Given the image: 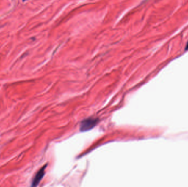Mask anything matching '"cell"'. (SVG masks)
I'll return each instance as SVG.
<instances>
[{
    "mask_svg": "<svg viewBox=\"0 0 188 187\" xmlns=\"http://www.w3.org/2000/svg\"><path fill=\"white\" fill-rule=\"evenodd\" d=\"M185 50H188V42L187 44V45H186V47H185Z\"/></svg>",
    "mask_w": 188,
    "mask_h": 187,
    "instance_id": "3",
    "label": "cell"
},
{
    "mask_svg": "<svg viewBox=\"0 0 188 187\" xmlns=\"http://www.w3.org/2000/svg\"><path fill=\"white\" fill-rule=\"evenodd\" d=\"M98 123V119L95 118H88L83 120L80 126V131L85 132L93 129Z\"/></svg>",
    "mask_w": 188,
    "mask_h": 187,
    "instance_id": "1",
    "label": "cell"
},
{
    "mask_svg": "<svg viewBox=\"0 0 188 187\" xmlns=\"http://www.w3.org/2000/svg\"><path fill=\"white\" fill-rule=\"evenodd\" d=\"M46 167H47L46 165L44 166L37 172L34 178V180L32 182V186H36L40 183L41 180H42V178L45 175V169L46 168Z\"/></svg>",
    "mask_w": 188,
    "mask_h": 187,
    "instance_id": "2",
    "label": "cell"
}]
</instances>
